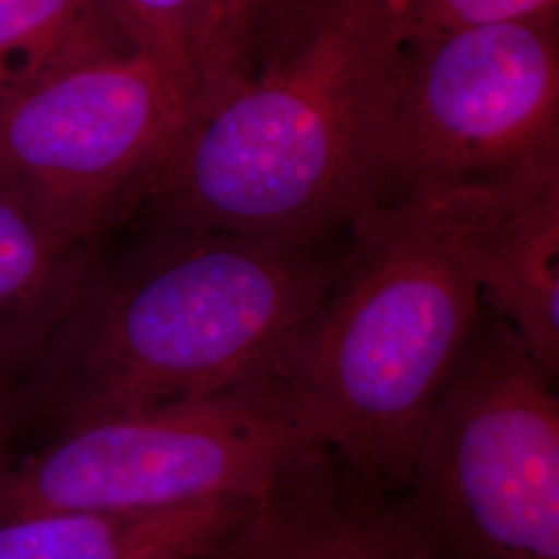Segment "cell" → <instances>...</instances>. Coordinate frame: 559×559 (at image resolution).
<instances>
[{
	"instance_id": "cell-1",
	"label": "cell",
	"mask_w": 559,
	"mask_h": 559,
	"mask_svg": "<svg viewBox=\"0 0 559 559\" xmlns=\"http://www.w3.org/2000/svg\"><path fill=\"white\" fill-rule=\"evenodd\" d=\"M346 249L348 233L261 239L154 222L120 253L100 247L17 381V431L55 438L278 373Z\"/></svg>"
},
{
	"instance_id": "cell-2",
	"label": "cell",
	"mask_w": 559,
	"mask_h": 559,
	"mask_svg": "<svg viewBox=\"0 0 559 559\" xmlns=\"http://www.w3.org/2000/svg\"><path fill=\"white\" fill-rule=\"evenodd\" d=\"M402 52L394 0H311L228 100L180 129L145 218L261 239L348 233L378 205Z\"/></svg>"
},
{
	"instance_id": "cell-3",
	"label": "cell",
	"mask_w": 559,
	"mask_h": 559,
	"mask_svg": "<svg viewBox=\"0 0 559 559\" xmlns=\"http://www.w3.org/2000/svg\"><path fill=\"white\" fill-rule=\"evenodd\" d=\"M480 307L413 205H380L353 222L338 276L278 367L316 445L348 477L406 491Z\"/></svg>"
},
{
	"instance_id": "cell-4",
	"label": "cell",
	"mask_w": 559,
	"mask_h": 559,
	"mask_svg": "<svg viewBox=\"0 0 559 559\" xmlns=\"http://www.w3.org/2000/svg\"><path fill=\"white\" fill-rule=\"evenodd\" d=\"M320 450L278 373L201 399L92 420L0 464V522L260 501Z\"/></svg>"
},
{
	"instance_id": "cell-5",
	"label": "cell",
	"mask_w": 559,
	"mask_h": 559,
	"mask_svg": "<svg viewBox=\"0 0 559 559\" xmlns=\"http://www.w3.org/2000/svg\"><path fill=\"white\" fill-rule=\"evenodd\" d=\"M559 180L558 21L404 40L378 205Z\"/></svg>"
},
{
	"instance_id": "cell-6",
	"label": "cell",
	"mask_w": 559,
	"mask_h": 559,
	"mask_svg": "<svg viewBox=\"0 0 559 559\" xmlns=\"http://www.w3.org/2000/svg\"><path fill=\"white\" fill-rule=\"evenodd\" d=\"M404 496L459 559H559L558 380L485 307Z\"/></svg>"
},
{
	"instance_id": "cell-7",
	"label": "cell",
	"mask_w": 559,
	"mask_h": 559,
	"mask_svg": "<svg viewBox=\"0 0 559 559\" xmlns=\"http://www.w3.org/2000/svg\"><path fill=\"white\" fill-rule=\"evenodd\" d=\"M180 129L147 60H98L0 104V173L94 251L143 207Z\"/></svg>"
},
{
	"instance_id": "cell-8",
	"label": "cell",
	"mask_w": 559,
	"mask_h": 559,
	"mask_svg": "<svg viewBox=\"0 0 559 559\" xmlns=\"http://www.w3.org/2000/svg\"><path fill=\"white\" fill-rule=\"evenodd\" d=\"M413 205L531 357L559 373V180Z\"/></svg>"
},
{
	"instance_id": "cell-9",
	"label": "cell",
	"mask_w": 559,
	"mask_h": 559,
	"mask_svg": "<svg viewBox=\"0 0 559 559\" xmlns=\"http://www.w3.org/2000/svg\"><path fill=\"white\" fill-rule=\"evenodd\" d=\"M200 559H459L404 493H381L313 450Z\"/></svg>"
},
{
	"instance_id": "cell-10",
	"label": "cell",
	"mask_w": 559,
	"mask_h": 559,
	"mask_svg": "<svg viewBox=\"0 0 559 559\" xmlns=\"http://www.w3.org/2000/svg\"><path fill=\"white\" fill-rule=\"evenodd\" d=\"M96 251L62 239L0 173V376L21 381L38 365Z\"/></svg>"
},
{
	"instance_id": "cell-11",
	"label": "cell",
	"mask_w": 559,
	"mask_h": 559,
	"mask_svg": "<svg viewBox=\"0 0 559 559\" xmlns=\"http://www.w3.org/2000/svg\"><path fill=\"white\" fill-rule=\"evenodd\" d=\"M255 503L216 500L145 512L21 516L0 522V559H200Z\"/></svg>"
},
{
	"instance_id": "cell-12",
	"label": "cell",
	"mask_w": 559,
	"mask_h": 559,
	"mask_svg": "<svg viewBox=\"0 0 559 559\" xmlns=\"http://www.w3.org/2000/svg\"><path fill=\"white\" fill-rule=\"evenodd\" d=\"M150 62L182 127L228 100L258 67L222 0H104Z\"/></svg>"
},
{
	"instance_id": "cell-13",
	"label": "cell",
	"mask_w": 559,
	"mask_h": 559,
	"mask_svg": "<svg viewBox=\"0 0 559 559\" xmlns=\"http://www.w3.org/2000/svg\"><path fill=\"white\" fill-rule=\"evenodd\" d=\"M124 55L135 48L104 0H0V104Z\"/></svg>"
},
{
	"instance_id": "cell-14",
	"label": "cell",
	"mask_w": 559,
	"mask_h": 559,
	"mask_svg": "<svg viewBox=\"0 0 559 559\" xmlns=\"http://www.w3.org/2000/svg\"><path fill=\"white\" fill-rule=\"evenodd\" d=\"M404 40L468 27L558 21L559 0H394Z\"/></svg>"
},
{
	"instance_id": "cell-15",
	"label": "cell",
	"mask_w": 559,
	"mask_h": 559,
	"mask_svg": "<svg viewBox=\"0 0 559 559\" xmlns=\"http://www.w3.org/2000/svg\"><path fill=\"white\" fill-rule=\"evenodd\" d=\"M309 2L311 0H222L258 64Z\"/></svg>"
},
{
	"instance_id": "cell-16",
	"label": "cell",
	"mask_w": 559,
	"mask_h": 559,
	"mask_svg": "<svg viewBox=\"0 0 559 559\" xmlns=\"http://www.w3.org/2000/svg\"><path fill=\"white\" fill-rule=\"evenodd\" d=\"M17 381L0 376V464L9 460V443L17 433Z\"/></svg>"
}]
</instances>
